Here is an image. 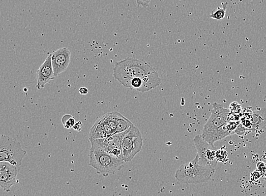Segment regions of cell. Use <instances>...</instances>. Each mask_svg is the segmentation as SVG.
<instances>
[{
  "mask_svg": "<svg viewBox=\"0 0 266 196\" xmlns=\"http://www.w3.org/2000/svg\"><path fill=\"white\" fill-rule=\"evenodd\" d=\"M253 130H263L266 128V109L263 108L253 111L252 118Z\"/></svg>",
  "mask_w": 266,
  "mask_h": 196,
  "instance_id": "4fadbf2b",
  "label": "cell"
},
{
  "mask_svg": "<svg viewBox=\"0 0 266 196\" xmlns=\"http://www.w3.org/2000/svg\"><path fill=\"white\" fill-rule=\"evenodd\" d=\"M124 133L125 132L121 134L112 135L103 139H90L95 141L102 149L114 157L123 160L122 141Z\"/></svg>",
  "mask_w": 266,
  "mask_h": 196,
  "instance_id": "ba28073f",
  "label": "cell"
},
{
  "mask_svg": "<svg viewBox=\"0 0 266 196\" xmlns=\"http://www.w3.org/2000/svg\"><path fill=\"white\" fill-rule=\"evenodd\" d=\"M51 56V54L48 55L37 72L36 87L38 90L44 88L47 83L51 82L55 77L52 65Z\"/></svg>",
  "mask_w": 266,
  "mask_h": 196,
  "instance_id": "8fae6325",
  "label": "cell"
},
{
  "mask_svg": "<svg viewBox=\"0 0 266 196\" xmlns=\"http://www.w3.org/2000/svg\"><path fill=\"white\" fill-rule=\"evenodd\" d=\"M79 92L81 95H87L88 92V90L86 87H82L79 89Z\"/></svg>",
  "mask_w": 266,
  "mask_h": 196,
  "instance_id": "7402d4cb",
  "label": "cell"
},
{
  "mask_svg": "<svg viewBox=\"0 0 266 196\" xmlns=\"http://www.w3.org/2000/svg\"><path fill=\"white\" fill-rule=\"evenodd\" d=\"M228 153L226 151L221 149L216 151V160L221 162H225L227 159Z\"/></svg>",
  "mask_w": 266,
  "mask_h": 196,
  "instance_id": "e0dca14e",
  "label": "cell"
},
{
  "mask_svg": "<svg viewBox=\"0 0 266 196\" xmlns=\"http://www.w3.org/2000/svg\"><path fill=\"white\" fill-rule=\"evenodd\" d=\"M142 135L139 128L134 125L125 132L122 141L123 160L129 162L139 153L142 149Z\"/></svg>",
  "mask_w": 266,
  "mask_h": 196,
  "instance_id": "8992f818",
  "label": "cell"
},
{
  "mask_svg": "<svg viewBox=\"0 0 266 196\" xmlns=\"http://www.w3.org/2000/svg\"><path fill=\"white\" fill-rule=\"evenodd\" d=\"M113 76L123 86L127 87L134 78H141L151 86L152 89L161 85L162 80L158 73L146 61L127 57L115 63Z\"/></svg>",
  "mask_w": 266,
  "mask_h": 196,
  "instance_id": "6da1fadb",
  "label": "cell"
},
{
  "mask_svg": "<svg viewBox=\"0 0 266 196\" xmlns=\"http://www.w3.org/2000/svg\"><path fill=\"white\" fill-rule=\"evenodd\" d=\"M227 3L223 4L222 7H218L212 11L210 17L215 19V20H220V19L224 18L226 15V8H227Z\"/></svg>",
  "mask_w": 266,
  "mask_h": 196,
  "instance_id": "9a60e30c",
  "label": "cell"
},
{
  "mask_svg": "<svg viewBox=\"0 0 266 196\" xmlns=\"http://www.w3.org/2000/svg\"><path fill=\"white\" fill-rule=\"evenodd\" d=\"M27 154L20 143L16 139L2 135L0 137V162L6 161L20 168Z\"/></svg>",
  "mask_w": 266,
  "mask_h": 196,
  "instance_id": "5b68a950",
  "label": "cell"
},
{
  "mask_svg": "<svg viewBox=\"0 0 266 196\" xmlns=\"http://www.w3.org/2000/svg\"><path fill=\"white\" fill-rule=\"evenodd\" d=\"M82 124L81 121H78L76 122V124L73 126V129L77 132H81V127H82Z\"/></svg>",
  "mask_w": 266,
  "mask_h": 196,
  "instance_id": "44dd1931",
  "label": "cell"
},
{
  "mask_svg": "<svg viewBox=\"0 0 266 196\" xmlns=\"http://www.w3.org/2000/svg\"><path fill=\"white\" fill-rule=\"evenodd\" d=\"M194 143L197 154L199 156V163L216 168L218 160H216V151L215 146L210 144L200 135L195 137Z\"/></svg>",
  "mask_w": 266,
  "mask_h": 196,
  "instance_id": "52a82bcc",
  "label": "cell"
},
{
  "mask_svg": "<svg viewBox=\"0 0 266 196\" xmlns=\"http://www.w3.org/2000/svg\"><path fill=\"white\" fill-rule=\"evenodd\" d=\"M241 124L245 127L246 130H253V125L251 120L245 118L244 120L241 122Z\"/></svg>",
  "mask_w": 266,
  "mask_h": 196,
  "instance_id": "ac0fdd59",
  "label": "cell"
},
{
  "mask_svg": "<svg viewBox=\"0 0 266 196\" xmlns=\"http://www.w3.org/2000/svg\"><path fill=\"white\" fill-rule=\"evenodd\" d=\"M211 115L204 126L201 136L210 144L214 145V143L219 140V129L228 121L230 111L218 103H214Z\"/></svg>",
  "mask_w": 266,
  "mask_h": 196,
  "instance_id": "277c9868",
  "label": "cell"
},
{
  "mask_svg": "<svg viewBox=\"0 0 266 196\" xmlns=\"http://www.w3.org/2000/svg\"><path fill=\"white\" fill-rule=\"evenodd\" d=\"M52 65L55 77L65 72L71 62V52L68 48H61L51 54Z\"/></svg>",
  "mask_w": 266,
  "mask_h": 196,
  "instance_id": "30bf717a",
  "label": "cell"
},
{
  "mask_svg": "<svg viewBox=\"0 0 266 196\" xmlns=\"http://www.w3.org/2000/svg\"><path fill=\"white\" fill-rule=\"evenodd\" d=\"M215 173V169L209 165L201 164L199 156L189 163L181 165L176 170L175 178L181 183L197 184L206 182Z\"/></svg>",
  "mask_w": 266,
  "mask_h": 196,
  "instance_id": "7a4b0ae2",
  "label": "cell"
},
{
  "mask_svg": "<svg viewBox=\"0 0 266 196\" xmlns=\"http://www.w3.org/2000/svg\"><path fill=\"white\" fill-rule=\"evenodd\" d=\"M19 168L6 161L0 162V186L9 192L17 181Z\"/></svg>",
  "mask_w": 266,
  "mask_h": 196,
  "instance_id": "9c48e42d",
  "label": "cell"
},
{
  "mask_svg": "<svg viewBox=\"0 0 266 196\" xmlns=\"http://www.w3.org/2000/svg\"><path fill=\"white\" fill-rule=\"evenodd\" d=\"M62 124L65 128L70 129L73 128L74 125L76 124V120L74 117L70 115H66L62 117Z\"/></svg>",
  "mask_w": 266,
  "mask_h": 196,
  "instance_id": "2e32d148",
  "label": "cell"
},
{
  "mask_svg": "<svg viewBox=\"0 0 266 196\" xmlns=\"http://www.w3.org/2000/svg\"><path fill=\"white\" fill-rule=\"evenodd\" d=\"M113 134L107 119L106 114L102 116L93 125L90 132V138L100 139L106 138Z\"/></svg>",
  "mask_w": 266,
  "mask_h": 196,
  "instance_id": "7c38bea8",
  "label": "cell"
},
{
  "mask_svg": "<svg viewBox=\"0 0 266 196\" xmlns=\"http://www.w3.org/2000/svg\"><path fill=\"white\" fill-rule=\"evenodd\" d=\"M132 122L127 119L126 117L117 112V126L116 134L123 133L129 129L133 125Z\"/></svg>",
  "mask_w": 266,
  "mask_h": 196,
  "instance_id": "5bb4252c",
  "label": "cell"
},
{
  "mask_svg": "<svg viewBox=\"0 0 266 196\" xmlns=\"http://www.w3.org/2000/svg\"><path fill=\"white\" fill-rule=\"evenodd\" d=\"M246 130L245 127L241 124H239L238 126L237 129L235 130V134H237L238 135H243Z\"/></svg>",
  "mask_w": 266,
  "mask_h": 196,
  "instance_id": "ffe728a7",
  "label": "cell"
},
{
  "mask_svg": "<svg viewBox=\"0 0 266 196\" xmlns=\"http://www.w3.org/2000/svg\"><path fill=\"white\" fill-rule=\"evenodd\" d=\"M90 140L91 143L90 165L96 170L97 174L103 176L114 175L124 167V160L114 157L95 141Z\"/></svg>",
  "mask_w": 266,
  "mask_h": 196,
  "instance_id": "3957f363",
  "label": "cell"
},
{
  "mask_svg": "<svg viewBox=\"0 0 266 196\" xmlns=\"http://www.w3.org/2000/svg\"><path fill=\"white\" fill-rule=\"evenodd\" d=\"M136 2L138 7L147 8L149 6L151 0H136Z\"/></svg>",
  "mask_w": 266,
  "mask_h": 196,
  "instance_id": "d6986e66",
  "label": "cell"
}]
</instances>
